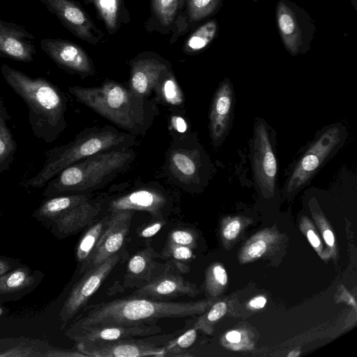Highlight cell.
<instances>
[{"label": "cell", "instance_id": "5", "mask_svg": "<svg viewBox=\"0 0 357 357\" xmlns=\"http://www.w3.org/2000/svg\"><path fill=\"white\" fill-rule=\"evenodd\" d=\"M134 144L131 134L112 127L93 128L82 131L68 144L45 151V160L40 169L26 180L25 185L41 188L67 167L97 153L128 147Z\"/></svg>", "mask_w": 357, "mask_h": 357}, {"label": "cell", "instance_id": "14", "mask_svg": "<svg viewBox=\"0 0 357 357\" xmlns=\"http://www.w3.org/2000/svg\"><path fill=\"white\" fill-rule=\"evenodd\" d=\"M185 3L186 0H151V15L145 24L146 29L172 33L170 43H173L189 29Z\"/></svg>", "mask_w": 357, "mask_h": 357}, {"label": "cell", "instance_id": "20", "mask_svg": "<svg viewBox=\"0 0 357 357\" xmlns=\"http://www.w3.org/2000/svg\"><path fill=\"white\" fill-rule=\"evenodd\" d=\"M35 37L24 27L0 18V56L30 63L36 53Z\"/></svg>", "mask_w": 357, "mask_h": 357}, {"label": "cell", "instance_id": "35", "mask_svg": "<svg viewBox=\"0 0 357 357\" xmlns=\"http://www.w3.org/2000/svg\"><path fill=\"white\" fill-rule=\"evenodd\" d=\"M165 225L166 221L164 218H154L153 220L139 229L138 236L145 238L153 236Z\"/></svg>", "mask_w": 357, "mask_h": 357}, {"label": "cell", "instance_id": "30", "mask_svg": "<svg viewBox=\"0 0 357 357\" xmlns=\"http://www.w3.org/2000/svg\"><path fill=\"white\" fill-rule=\"evenodd\" d=\"M155 91L165 103L178 105L183 102L182 93L172 69L161 78Z\"/></svg>", "mask_w": 357, "mask_h": 357}, {"label": "cell", "instance_id": "23", "mask_svg": "<svg viewBox=\"0 0 357 357\" xmlns=\"http://www.w3.org/2000/svg\"><path fill=\"white\" fill-rule=\"evenodd\" d=\"M44 274L29 266H20L0 275V302L17 301L32 291Z\"/></svg>", "mask_w": 357, "mask_h": 357}, {"label": "cell", "instance_id": "39", "mask_svg": "<svg viewBox=\"0 0 357 357\" xmlns=\"http://www.w3.org/2000/svg\"><path fill=\"white\" fill-rule=\"evenodd\" d=\"M266 250V244L262 240H258L252 243L248 249V253L252 258L261 257Z\"/></svg>", "mask_w": 357, "mask_h": 357}, {"label": "cell", "instance_id": "33", "mask_svg": "<svg viewBox=\"0 0 357 357\" xmlns=\"http://www.w3.org/2000/svg\"><path fill=\"white\" fill-rule=\"evenodd\" d=\"M197 332L195 329H189L180 335H176L165 345V356H184L183 352L189 348L195 341Z\"/></svg>", "mask_w": 357, "mask_h": 357}, {"label": "cell", "instance_id": "2", "mask_svg": "<svg viewBox=\"0 0 357 357\" xmlns=\"http://www.w3.org/2000/svg\"><path fill=\"white\" fill-rule=\"evenodd\" d=\"M0 70L5 82L25 102L33 134L47 144L54 142L67 126L65 93L45 77H32L7 64Z\"/></svg>", "mask_w": 357, "mask_h": 357}, {"label": "cell", "instance_id": "3", "mask_svg": "<svg viewBox=\"0 0 357 357\" xmlns=\"http://www.w3.org/2000/svg\"><path fill=\"white\" fill-rule=\"evenodd\" d=\"M68 92L116 126L132 135L145 132L153 119V107L145 98L113 81L99 86H69Z\"/></svg>", "mask_w": 357, "mask_h": 357}, {"label": "cell", "instance_id": "4", "mask_svg": "<svg viewBox=\"0 0 357 357\" xmlns=\"http://www.w3.org/2000/svg\"><path fill=\"white\" fill-rule=\"evenodd\" d=\"M128 147L101 151L63 169L50 180L43 190L46 198L68 194H87L103 185L131 162Z\"/></svg>", "mask_w": 357, "mask_h": 357}, {"label": "cell", "instance_id": "28", "mask_svg": "<svg viewBox=\"0 0 357 357\" xmlns=\"http://www.w3.org/2000/svg\"><path fill=\"white\" fill-rule=\"evenodd\" d=\"M218 23L211 20L198 27L185 40L183 51L187 54L198 53L206 48L215 38Z\"/></svg>", "mask_w": 357, "mask_h": 357}, {"label": "cell", "instance_id": "34", "mask_svg": "<svg viewBox=\"0 0 357 357\" xmlns=\"http://www.w3.org/2000/svg\"><path fill=\"white\" fill-rule=\"evenodd\" d=\"M166 243L185 245L191 248L195 243V237L188 229H174L169 232Z\"/></svg>", "mask_w": 357, "mask_h": 357}, {"label": "cell", "instance_id": "31", "mask_svg": "<svg viewBox=\"0 0 357 357\" xmlns=\"http://www.w3.org/2000/svg\"><path fill=\"white\" fill-rule=\"evenodd\" d=\"M51 347L40 340H28L0 353V357H44Z\"/></svg>", "mask_w": 357, "mask_h": 357}, {"label": "cell", "instance_id": "13", "mask_svg": "<svg viewBox=\"0 0 357 357\" xmlns=\"http://www.w3.org/2000/svg\"><path fill=\"white\" fill-rule=\"evenodd\" d=\"M40 48L59 67L81 77L93 75L95 68L88 54L77 43L54 38H43Z\"/></svg>", "mask_w": 357, "mask_h": 357}, {"label": "cell", "instance_id": "27", "mask_svg": "<svg viewBox=\"0 0 357 357\" xmlns=\"http://www.w3.org/2000/svg\"><path fill=\"white\" fill-rule=\"evenodd\" d=\"M10 119L11 116L0 96V174L10 167L17 150L16 142L8 124Z\"/></svg>", "mask_w": 357, "mask_h": 357}, {"label": "cell", "instance_id": "22", "mask_svg": "<svg viewBox=\"0 0 357 357\" xmlns=\"http://www.w3.org/2000/svg\"><path fill=\"white\" fill-rule=\"evenodd\" d=\"M234 107V92L229 80L219 85L211 107L209 121L213 144L219 145L225 138L229 126Z\"/></svg>", "mask_w": 357, "mask_h": 357}, {"label": "cell", "instance_id": "16", "mask_svg": "<svg viewBox=\"0 0 357 357\" xmlns=\"http://www.w3.org/2000/svg\"><path fill=\"white\" fill-rule=\"evenodd\" d=\"M129 89L146 98L155 90L161 78L170 69V64L153 52H144L130 61Z\"/></svg>", "mask_w": 357, "mask_h": 357}, {"label": "cell", "instance_id": "24", "mask_svg": "<svg viewBox=\"0 0 357 357\" xmlns=\"http://www.w3.org/2000/svg\"><path fill=\"white\" fill-rule=\"evenodd\" d=\"M167 165L170 174L181 185H190L198 181L201 162L197 149H171Z\"/></svg>", "mask_w": 357, "mask_h": 357}, {"label": "cell", "instance_id": "11", "mask_svg": "<svg viewBox=\"0 0 357 357\" xmlns=\"http://www.w3.org/2000/svg\"><path fill=\"white\" fill-rule=\"evenodd\" d=\"M73 35L96 45L105 37L84 8L73 0H40Z\"/></svg>", "mask_w": 357, "mask_h": 357}, {"label": "cell", "instance_id": "47", "mask_svg": "<svg viewBox=\"0 0 357 357\" xmlns=\"http://www.w3.org/2000/svg\"><path fill=\"white\" fill-rule=\"evenodd\" d=\"M3 313V310L0 306V316Z\"/></svg>", "mask_w": 357, "mask_h": 357}, {"label": "cell", "instance_id": "29", "mask_svg": "<svg viewBox=\"0 0 357 357\" xmlns=\"http://www.w3.org/2000/svg\"><path fill=\"white\" fill-rule=\"evenodd\" d=\"M222 0H186L185 16L190 28L191 24L199 22L213 14Z\"/></svg>", "mask_w": 357, "mask_h": 357}, {"label": "cell", "instance_id": "7", "mask_svg": "<svg viewBox=\"0 0 357 357\" xmlns=\"http://www.w3.org/2000/svg\"><path fill=\"white\" fill-rule=\"evenodd\" d=\"M345 130L340 124L325 128L298 160L286 183L292 192L303 187L342 145Z\"/></svg>", "mask_w": 357, "mask_h": 357}, {"label": "cell", "instance_id": "1", "mask_svg": "<svg viewBox=\"0 0 357 357\" xmlns=\"http://www.w3.org/2000/svg\"><path fill=\"white\" fill-rule=\"evenodd\" d=\"M200 302L172 301L129 296L85 306L68 324L71 331L102 326L155 324L166 318H184L201 312Z\"/></svg>", "mask_w": 357, "mask_h": 357}, {"label": "cell", "instance_id": "10", "mask_svg": "<svg viewBox=\"0 0 357 357\" xmlns=\"http://www.w3.org/2000/svg\"><path fill=\"white\" fill-rule=\"evenodd\" d=\"M178 331L144 337L124 338L101 344H85L77 343L76 348L87 357H140L166 355L165 347L176 337Z\"/></svg>", "mask_w": 357, "mask_h": 357}, {"label": "cell", "instance_id": "25", "mask_svg": "<svg viewBox=\"0 0 357 357\" xmlns=\"http://www.w3.org/2000/svg\"><path fill=\"white\" fill-rule=\"evenodd\" d=\"M84 2L93 5L110 34L116 33L123 24L130 21L125 0H84Z\"/></svg>", "mask_w": 357, "mask_h": 357}, {"label": "cell", "instance_id": "38", "mask_svg": "<svg viewBox=\"0 0 357 357\" xmlns=\"http://www.w3.org/2000/svg\"><path fill=\"white\" fill-rule=\"evenodd\" d=\"M22 264L17 259L0 255V275Z\"/></svg>", "mask_w": 357, "mask_h": 357}, {"label": "cell", "instance_id": "43", "mask_svg": "<svg viewBox=\"0 0 357 357\" xmlns=\"http://www.w3.org/2000/svg\"><path fill=\"white\" fill-rule=\"evenodd\" d=\"M226 338L230 342L238 343L241 341V335L238 331H232L226 335Z\"/></svg>", "mask_w": 357, "mask_h": 357}, {"label": "cell", "instance_id": "36", "mask_svg": "<svg viewBox=\"0 0 357 357\" xmlns=\"http://www.w3.org/2000/svg\"><path fill=\"white\" fill-rule=\"evenodd\" d=\"M87 357L86 354L78 349H66L51 347L45 353L44 357Z\"/></svg>", "mask_w": 357, "mask_h": 357}, {"label": "cell", "instance_id": "8", "mask_svg": "<svg viewBox=\"0 0 357 357\" xmlns=\"http://www.w3.org/2000/svg\"><path fill=\"white\" fill-rule=\"evenodd\" d=\"M279 34L292 56L305 54L311 47L315 24L307 11L289 0H279L275 8Z\"/></svg>", "mask_w": 357, "mask_h": 357}, {"label": "cell", "instance_id": "45", "mask_svg": "<svg viewBox=\"0 0 357 357\" xmlns=\"http://www.w3.org/2000/svg\"><path fill=\"white\" fill-rule=\"evenodd\" d=\"M324 238L326 243L330 245L333 246L335 242L334 236L332 231L329 229H326L324 232Z\"/></svg>", "mask_w": 357, "mask_h": 357}, {"label": "cell", "instance_id": "12", "mask_svg": "<svg viewBox=\"0 0 357 357\" xmlns=\"http://www.w3.org/2000/svg\"><path fill=\"white\" fill-rule=\"evenodd\" d=\"M111 214L109 225L88 259L79 266L78 275L120 252L128 236L134 211H124Z\"/></svg>", "mask_w": 357, "mask_h": 357}, {"label": "cell", "instance_id": "21", "mask_svg": "<svg viewBox=\"0 0 357 357\" xmlns=\"http://www.w3.org/2000/svg\"><path fill=\"white\" fill-rule=\"evenodd\" d=\"M168 203V199L163 192L153 188H144L111 200L107 210L109 213L145 211L153 218H164L163 212Z\"/></svg>", "mask_w": 357, "mask_h": 357}, {"label": "cell", "instance_id": "18", "mask_svg": "<svg viewBox=\"0 0 357 357\" xmlns=\"http://www.w3.org/2000/svg\"><path fill=\"white\" fill-rule=\"evenodd\" d=\"M159 257L160 254L151 246L146 247L133 255L128 262L123 278V286L126 289L139 288L161 273L174 269L168 262L161 263L156 261Z\"/></svg>", "mask_w": 357, "mask_h": 357}, {"label": "cell", "instance_id": "44", "mask_svg": "<svg viewBox=\"0 0 357 357\" xmlns=\"http://www.w3.org/2000/svg\"><path fill=\"white\" fill-rule=\"evenodd\" d=\"M307 235L310 243L314 247L317 248L319 245L320 241L312 230H309L307 233Z\"/></svg>", "mask_w": 357, "mask_h": 357}, {"label": "cell", "instance_id": "48", "mask_svg": "<svg viewBox=\"0 0 357 357\" xmlns=\"http://www.w3.org/2000/svg\"><path fill=\"white\" fill-rule=\"evenodd\" d=\"M1 212L0 211V218H1Z\"/></svg>", "mask_w": 357, "mask_h": 357}, {"label": "cell", "instance_id": "15", "mask_svg": "<svg viewBox=\"0 0 357 357\" xmlns=\"http://www.w3.org/2000/svg\"><path fill=\"white\" fill-rule=\"evenodd\" d=\"M252 162L257 184L265 191L273 192L278 165L266 127L262 122L258 123L255 127Z\"/></svg>", "mask_w": 357, "mask_h": 357}, {"label": "cell", "instance_id": "46", "mask_svg": "<svg viewBox=\"0 0 357 357\" xmlns=\"http://www.w3.org/2000/svg\"><path fill=\"white\" fill-rule=\"evenodd\" d=\"M300 354V352L299 351H291V353H289L287 356L288 357H292V356H298V355Z\"/></svg>", "mask_w": 357, "mask_h": 357}, {"label": "cell", "instance_id": "42", "mask_svg": "<svg viewBox=\"0 0 357 357\" xmlns=\"http://www.w3.org/2000/svg\"><path fill=\"white\" fill-rule=\"evenodd\" d=\"M266 303V299L263 296L255 297L250 302L251 307L257 309L262 308Z\"/></svg>", "mask_w": 357, "mask_h": 357}, {"label": "cell", "instance_id": "19", "mask_svg": "<svg viewBox=\"0 0 357 357\" xmlns=\"http://www.w3.org/2000/svg\"><path fill=\"white\" fill-rule=\"evenodd\" d=\"M197 292L195 285L174 269L165 271L131 294L132 296L157 300H171L180 296H193Z\"/></svg>", "mask_w": 357, "mask_h": 357}, {"label": "cell", "instance_id": "32", "mask_svg": "<svg viewBox=\"0 0 357 357\" xmlns=\"http://www.w3.org/2000/svg\"><path fill=\"white\" fill-rule=\"evenodd\" d=\"M193 257L190 248L185 245L165 244L160 253V258L170 260L169 263L175 271L181 273L186 271L185 262L190 260Z\"/></svg>", "mask_w": 357, "mask_h": 357}, {"label": "cell", "instance_id": "37", "mask_svg": "<svg viewBox=\"0 0 357 357\" xmlns=\"http://www.w3.org/2000/svg\"><path fill=\"white\" fill-rule=\"evenodd\" d=\"M227 312V305L224 302L215 303L206 315V319L210 322L215 321L222 317Z\"/></svg>", "mask_w": 357, "mask_h": 357}, {"label": "cell", "instance_id": "41", "mask_svg": "<svg viewBox=\"0 0 357 357\" xmlns=\"http://www.w3.org/2000/svg\"><path fill=\"white\" fill-rule=\"evenodd\" d=\"M212 275L215 282L221 285L226 284L227 276L225 270L220 266H215L212 271Z\"/></svg>", "mask_w": 357, "mask_h": 357}, {"label": "cell", "instance_id": "9", "mask_svg": "<svg viewBox=\"0 0 357 357\" xmlns=\"http://www.w3.org/2000/svg\"><path fill=\"white\" fill-rule=\"evenodd\" d=\"M125 257L119 252L80 275L68 294L59 314L61 328H65L86 305L116 266Z\"/></svg>", "mask_w": 357, "mask_h": 357}, {"label": "cell", "instance_id": "6", "mask_svg": "<svg viewBox=\"0 0 357 357\" xmlns=\"http://www.w3.org/2000/svg\"><path fill=\"white\" fill-rule=\"evenodd\" d=\"M100 210L101 204L91 201L88 194H68L47 198L33 217L62 239L89 226Z\"/></svg>", "mask_w": 357, "mask_h": 357}, {"label": "cell", "instance_id": "26", "mask_svg": "<svg viewBox=\"0 0 357 357\" xmlns=\"http://www.w3.org/2000/svg\"><path fill=\"white\" fill-rule=\"evenodd\" d=\"M110 217L111 214L109 213L95 220L80 237L75 248V259L78 266L88 259L96 247L109 225Z\"/></svg>", "mask_w": 357, "mask_h": 357}, {"label": "cell", "instance_id": "17", "mask_svg": "<svg viewBox=\"0 0 357 357\" xmlns=\"http://www.w3.org/2000/svg\"><path fill=\"white\" fill-rule=\"evenodd\" d=\"M162 329L156 324L132 326H102L68 331L66 335L85 344H101L133 337H144L160 333Z\"/></svg>", "mask_w": 357, "mask_h": 357}, {"label": "cell", "instance_id": "40", "mask_svg": "<svg viewBox=\"0 0 357 357\" xmlns=\"http://www.w3.org/2000/svg\"><path fill=\"white\" fill-rule=\"evenodd\" d=\"M241 224L238 220L229 222L224 229L223 235L225 238L232 240L235 238L240 231Z\"/></svg>", "mask_w": 357, "mask_h": 357}]
</instances>
